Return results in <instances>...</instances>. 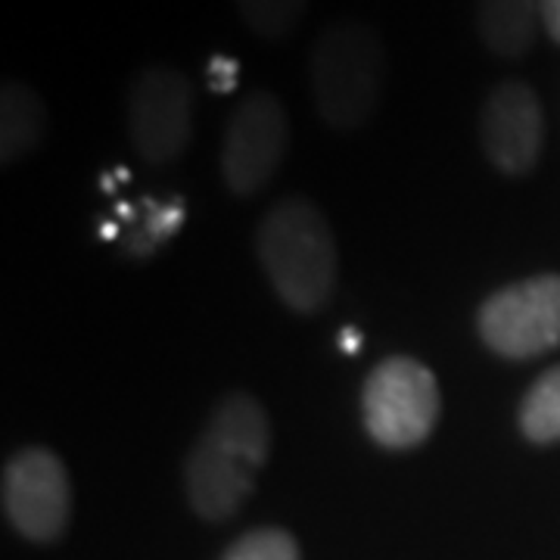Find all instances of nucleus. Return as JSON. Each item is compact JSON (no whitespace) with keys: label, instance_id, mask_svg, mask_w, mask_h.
I'll return each instance as SVG.
<instances>
[{"label":"nucleus","instance_id":"nucleus-7","mask_svg":"<svg viewBox=\"0 0 560 560\" xmlns=\"http://www.w3.org/2000/svg\"><path fill=\"white\" fill-rule=\"evenodd\" d=\"M290 147V121L271 91L246 94L221 138V178L231 194L253 197L275 178Z\"/></svg>","mask_w":560,"mask_h":560},{"label":"nucleus","instance_id":"nucleus-2","mask_svg":"<svg viewBox=\"0 0 560 560\" xmlns=\"http://www.w3.org/2000/svg\"><path fill=\"white\" fill-rule=\"evenodd\" d=\"M256 253L280 302L293 312H320L337 290V241L318 206L302 197L268 209L256 231Z\"/></svg>","mask_w":560,"mask_h":560},{"label":"nucleus","instance_id":"nucleus-5","mask_svg":"<svg viewBox=\"0 0 560 560\" xmlns=\"http://www.w3.org/2000/svg\"><path fill=\"white\" fill-rule=\"evenodd\" d=\"M480 340L501 359L523 361L560 346V275L501 287L477 312Z\"/></svg>","mask_w":560,"mask_h":560},{"label":"nucleus","instance_id":"nucleus-1","mask_svg":"<svg viewBox=\"0 0 560 560\" xmlns=\"http://www.w3.org/2000/svg\"><path fill=\"white\" fill-rule=\"evenodd\" d=\"M271 452V423L249 393H228L184 460V492L202 521L234 517Z\"/></svg>","mask_w":560,"mask_h":560},{"label":"nucleus","instance_id":"nucleus-4","mask_svg":"<svg viewBox=\"0 0 560 560\" xmlns=\"http://www.w3.org/2000/svg\"><path fill=\"white\" fill-rule=\"evenodd\" d=\"M440 411L436 374L408 355L383 359L361 389L364 430L386 452H408L430 440Z\"/></svg>","mask_w":560,"mask_h":560},{"label":"nucleus","instance_id":"nucleus-16","mask_svg":"<svg viewBox=\"0 0 560 560\" xmlns=\"http://www.w3.org/2000/svg\"><path fill=\"white\" fill-rule=\"evenodd\" d=\"M237 75H241V62L224 57V54H215V57L209 60V66H206V81H209V88L219 91V94H231V91L237 88Z\"/></svg>","mask_w":560,"mask_h":560},{"label":"nucleus","instance_id":"nucleus-17","mask_svg":"<svg viewBox=\"0 0 560 560\" xmlns=\"http://www.w3.org/2000/svg\"><path fill=\"white\" fill-rule=\"evenodd\" d=\"M539 13L545 32L551 35L555 44H560V0H539Z\"/></svg>","mask_w":560,"mask_h":560},{"label":"nucleus","instance_id":"nucleus-3","mask_svg":"<svg viewBox=\"0 0 560 560\" xmlns=\"http://www.w3.org/2000/svg\"><path fill=\"white\" fill-rule=\"evenodd\" d=\"M312 97L334 131H355L374 116L383 94V44L371 25L342 20L327 25L312 47Z\"/></svg>","mask_w":560,"mask_h":560},{"label":"nucleus","instance_id":"nucleus-9","mask_svg":"<svg viewBox=\"0 0 560 560\" xmlns=\"http://www.w3.org/2000/svg\"><path fill=\"white\" fill-rule=\"evenodd\" d=\"M545 116L536 91L523 81H501L489 91L480 113V143L489 162L517 178L526 175L541 153Z\"/></svg>","mask_w":560,"mask_h":560},{"label":"nucleus","instance_id":"nucleus-15","mask_svg":"<svg viewBox=\"0 0 560 560\" xmlns=\"http://www.w3.org/2000/svg\"><path fill=\"white\" fill-rule=\"evenodd\" d=\"M180 221H184V202L180 200L162 202V206L160 202L147 200V212H143V219H140L135 237L128 241V253L147 256L150 249H156L160 243H165L175 231H178Z\"/></svg>","mask_w":560,"mask_h":560},{"label":"nucleus","instance_id":"nucleus-18","mask_svg":"<svg viewBox=\"0 0 560 560\" xmlns=\"http://www.w3.org/2000/svg\"><path fill=\"white\" fill-rule=\"evenodd\" d=\"M340 346H342V352L355 355V352H359V349H361V334H359V330H355V327H342Z\"/></svg>","mask_w":560,"mask_h":560},{"label":"nucleus","instance_id":"nucleus-14","mask_svg":"<svg viewBox=\"0 0 560 560\" xmlns=\"http://www.w3.org/2000/svg\"><path fill=\"white\" fill-rule=\"evenodd\" d=\"M221 560H300V545L287 529L261 526L234 541Z\"/></svg>","mask_w":560,"mask_h":560},{"label":"nucleus","instance_id":"nucleus-12","mask_svg":"<svg viewBox=\"0 0 560 560\" xmlns=\"http://www.w3.org/2000/svg\"><path fill=\"white\" fill-rule=\"evenodd\" d=\"M521 433L536 445L560 440V364L545 371L523 396Z\"/></svg>","mask_w":560,"mask_h":560},{"label":"nucleus","instance_id":"nucleus-13","mask_svg":"<svg viewBox=\"0 0 560 560\" xmlns=\"http://www.w3.org/2000/svg\"><path fill=\"white\" fill-rule=\"evenodd\" d=\"M234 7L253 35L280 40L300 28L308 0H234Z\"/></svg>","mask_w":560,"mask_h":560},{"label":"nucleus","instance_id":"nucleus-11","mask_svg":"<svg viewBox=\"0 0 560 560\" xmlns=\"http://www.w3.org/2000/svg\"><path fill=\"white\" fill-rule=\"evenodd\" d=\"M47 131V109L38 94L22 81L0 88V160L3 165L28 156Z\"/></svg>","mask_w":560,"mask_h":560},{"label":"nucleus","instance_id":"nucleus-10","mask_svg":"<svg viewBox=\"0 0 560 560\" xmlns=\"http://www.w3.org/2000/svg\"><path fill=\"white\" fill-rule=\"evenodd\" d=\"M536 22H541L539 0H477L482 44L504 60H517L533 47Z\"/></svg>","mask_w":560,"mask_h":560},{"label":"nucleus","instance_id":"nucleus-6","mask_svg":"<svg viewBox=\"0 0 560 560\" xmlns=\"http://www.w3.org/2000/svg\"><path fill=\"white\" fill-rule=\"evenodd\" d=\"M128 138L147 165H168L194 138V84L172 66H147L128 91Z\"/></svg>","mask_w":560,"mask_h":560},{"label":"nucleus","instance_id":"nucleus-8","mask_svg":"<svg viewBox=\"0 0 560 560\" xmlns=\"http://www.w3.org/2000/svg\"><path fill=\"white\" fill-rule=\"evenodd\" d=\"M69 474L50 448H22L3 464V514L28 541L60 539L69 526Z\"/></svg>","mask_w":560,"mask_h":560}]
</instances>
